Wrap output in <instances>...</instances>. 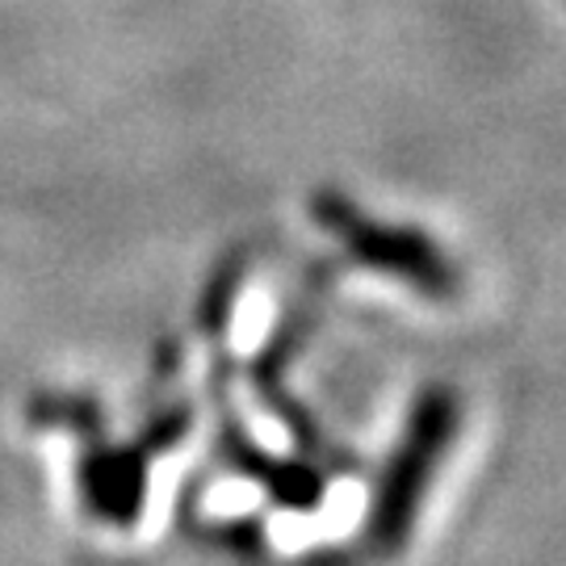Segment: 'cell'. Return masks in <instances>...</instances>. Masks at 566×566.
<instances>
[{
  "label": "cell",
  "instance_id": "cell-1",
  "mask_svg": "<svg viewBox=\"0 0 566 566\" xmlns=\"http://www.w3.org/2000/svg\"><path fill=\"white\" fill-rule=\"evenodd\" d=\"M462 428V399L453 386H424L411 407L403 441L395 446L382 470V483L369 507V542L382 554H399L416 528L428 483Z\"/></svg>",
  "mask_w": 566,
  "mask_h": 566
},
{
  "label": "cell",
  "instance_id": "cell-2",
  "mask_svg": "<svg viewBox=\"0 0 566 566\" xmlns=\"http://www.w3.org/2000/svg\"><path fill=\"white\" fill-rule=\"evenodd\" d=\"M311 214H315V223L324 227V231H332V235L344 243V252L357 264H365V269L411 285L416 294L437 298V303L458 298L462 273L453 269V261L446 256V248L432 240V235L416 231V227L378 223V219L365 214L353 198H344L340 189H327V185L311 193Z\"/></svg>",
  "mask_w": 566,
  "mask_h": 566
},
{
  "label": "cell",
  "instance_id": "cell-3",
  "mask_svg": "<svg viewBox=\"0 0 566 566\" xmlns=\"http://www.w3.org/2000/svg\"><path fill=\"white\" fill-rule=\"evenodd\" d=\"M231 449H235V458H240L243 470H248L256 483L269 486V495L282 507H290V512H315V507L324 504L327 479L311 462H277V458H269L264 449L252 446L240 428H231Z\"/></svg>",
  "mask_w": 566,
  "mask_h": 566
},
{
  "label": "cell",
  "instance_id": "cell-4",
  "mask_svg": "<svg viewBox=\"0 0 566 566\" xmlns=\"http://www.w3.org/2000/svg\"><path fill=\"white\" fill-rule=\"evenodd\" d=\"M243 273H248L243 252H235V256H227V261L219 264V273H214V282H210V290H206V303H202L206 332H223L227 315H231V306H235V294H240Z\"/></svg>",
  "mask_w": 566,
  "mask_h": 566
}]
</instances>
